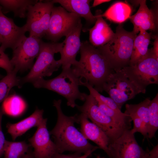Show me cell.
Listing matches in <instances>:
<instances>
[{
  "label": "cell",
  "instance_id": "obj_1",
  "mask_svg": "<svg viewBox=\"0 0 158 158\" xmlns=\"http://www.w3.org/2000/svg\"><path fill=\"white\" fill-rule=\"evenodd\" d=\"M80 60L71 68L74 73L98 92L110 75L115 72L102 53L87 41L81 42Z\"/></svg>",
  "mask_w": 158,
  "mask_h": 158
},
{
  "label": "cell",
  "instance_id": "obj_2",
  "mask_svg": "<svg viewBox=\"0 0 158 158\" xmlns=\"http://www.w3.org/2000/svg\"><path fill=\"white\" fill-rule=\"evenodd\" d=\"M61 100H55L53 106L57 113V119L54 128L49 132L53 137L59 153L70 151L86 153L94 149L99 148L92 145L75 127L78 123L77 114L67 116L63 113L61 108Z\"/></svg>",
  "mask_w": 158,
  "mask_h": 158
},
{
  "label": "cell",
  "instance_id": "obj_3",
  "mask_svg": "<svg viewBox=\"0 0 158 158\" xmlns=\"http://www.w3.org/2000/svg\"><path fill=\"white\" fill-rule=\"evenodd\" d=\"M137 34L129 32L120 24L113 37L107 43L97 47L115 71L129 66L133 43Z\"/></svg>",
  "mask_w": 158,
  "mask_h": 158
},
{
  "label": "cell",
  "instance_id": "obj_4",
  "mask_svg": "<svg viewBox=\"0 0 158 158\" xmlns=\"http://www.w3.org/2000/svg\"><path fill=\"white\" fill-rule=\"evenodd\" d=\"M62 69L61 73L56 77L48 80L40 78L32 84L35 88H45L63 96L67 100V105L73 108L77 105L76 100H85L87 94L79 89V87L83 86L84 83L75 75L71 67Z\"/></svg>",
  "mask_w": 158,
  "mask_h": 158
},
{
  "label": "cell",
  "instance_id": "obj_5",
  "mask_svg": "<svg viewBox=\"0 0 158 158\" xmlns=\"http://www.w3.org/2000/svg\"><path fill=\"white\" fill-rule=\"evenodd\" d=\"M64 42H41L37 60L30 71L25 76L20 78V85L27 83H32L37 80L51 75L61 66L59 60L54 58L55 53L60 52L64 46Z\"/></svg>",
  "mask_w": 158,
  "mask_h": 158
},
{
  "label": "cell",
  "instance_id": "obj_6",
  "mask_svg": "<svg viewBox=\"0 0 158 158\" xmlns=\"http://www.w3.org/2000/svg\"><path fill=\"white\" fill-rule=\"evenodd\" d=\"M103 88L121 110L127 101L134 98L139 94L145 93L122 69L111 74Z\"/></svg>",
  "mask_w": 158,
  "mask_h": 158
},
{
  "label": "cell",
  "instance_id": "obj_7",
  "mask_svg": "<svg viewBox=\"0 0 158 158\" xmlns=\"http://www.w3.org/2000/svg\"><path fill=\"white\" fill-rule=\"evenodd\" d=\"M127 76L145 93L149 85L158 83V59L154 55L152 48L134 66L121 69Z\"/></svg>",
  "mask_w": 158,
  "mask_h": 158
},
{
  "label": "cell",
  "instance_id": "obj_8",
  "mask_svg": "<svg viewBox=\"0 0 158 158\" xmlns=\"http://www.w3.org/2000/svg\"><path fill=\"white\" fill-rule=\"evenodd\" d=\"M81 17L61 6L52 8L47 32L45 36L52 42L66 36L81 23Z\"/></svg>",
  "mask_w": 158,
  "mask_h": 158
},
{
  "label": "cell",
  "instance_id": "obj_9",
  "mask_svg": "<svg viewBox=\"0 0 158 158\" xmlns=\"http://www.w3.org/2000/svg\"><path fill=\"white\" fill-rule=\"evenodd\" d=\"M83 104L76 107L85 114L92 122L99 127L112 141L118 138L126 130L118 126L99 107L97 102L91 94H87Z\"/></svg>",
  "mask_w": 158,
  "mask_h": 158
},
{
  "label": "cell",
  "instance_id": "obj_10",
  "mask_svg": "<svg viewBox=\"0 0 158 158\" xmlns=\"http://www.w3.org/2000/svg\"><path fill=\"white\" fill-rule=\"evenodd\" d=\"M52 0L38 1L29 8L25 25L30 37L41 39L45 36L49 28L52 9Z\"/></svg>",
  "mask_w": 158,
  "mask_h": 158
},
{
  "label": "cell",
  "instance_id": "obj_11",
  "mask_svg": "<svg viewBox=\"0 0 158 158\" xmlns=\"http://www.w3.org/2000/svg\"><path fill=\"white\" fill-rule=\"evenodd\" d=\"M42 41L41 39L35 37H24L13 50V56L10 60L14 70L18 72L31 69L39 54Z\"/></svg>",
  "mask_w": 158,
  "mask_h": 158
},
{
  "label": "cell",
  "instance_id": "obj_12",
  "mask_svg": "<svg viewBox=\"0 0 158 158\" xmlns=\"http://www.w3.org/2000/svg\"><path fill=\"white\" fill-rule=\"evenodd\" d=\"M130 129L124 131L119 137L110 141L107 153L109 158H143L147 150L138 144Z\"/></svg>",
  "mask_w": 158,
  "mask_h": 158
},
{
  "label": "cell",
  "instance_id": "obj_13",
  "mask_svg": "<svg viewBox=\"0 0 158 158\" xmlns=\"http://www.w3.org/2000/svg\"><path fill=\"white\" fill-rule=\"evenodd\" d=\"M47 121V118H44L33 135L28 139L30 144L34 148L35 158H51L59 153L56 145L50 138Z\"/></svg>",
  "mask_w": 158,
  "mask_h": 158
},
{
  "label": "cell",
  "instance_id": "obj_14",
  "mask_svg": "<svg viewBox=\"0 0 158 158\" xmlns=\"http://www.w3.org/2000/svg\"><path fill=\"white\" fill-rule=\"evenodd\" d=\"M2 9L0 6V48L4 51L8 48H15L28 31L25 25L21 27L16 25L12 19L4 14Z\"/></svg>",
  "mask_w": 158,
  "mask_h": 158
},
{
  "label": "cell",
  "instance_id": "obj_15",
  "mask_svg": "<svg viewBox=\"0 0 158 158\" xmlns=\"http://www.w3.org/2000/svg\"><path fill=\"white\" fill-rule=\"evenodd\" d=\"M82 28L81 23L65 37L64 46L59 52L61 58L59 60L62 68L71 67L78 61L76 57L81 46L80 36Z\"/></svg>",
  "mask_w": 158,
  "mask_h": 158
},
{
  "label": "cell",
  "instance_id": "obj_16",
  "mask_svg": "<svg viewBox=\"0 0 158 158\" xmlns=\"http://www.w3.org/2000/svg\"><path fill=\"white\" fill-rule=\"evenodd\" d=\"M139 2L140 6L138 11L129 18L133 25V31L137 34L140 30L155 31L158 26L157 13L149 8L146 0Z\"/></svg>",
  "mask_w": 158,
  "mask_h": 158
},
{
  "label": "cell",
  "instance_id": "obj_17",
  "mask_svg": "<svg viewBox=\"0 0 158 158\" xmlns=\"http://www.w3.org/2000/svg\"><path fill=\"white\" fill-rule=\"evenodd\" d=\"M88 119L83 113L77 115L78 123L80 125V132L86 139L94 142L107 153L109 138L99 127Z\"/></svg>",
  "mask_w": 158,
  "mask_h": 158
},
{
  "label": "cell",
  "instance_id": "obj_18",
  "mask_svg": "<svg viewBox=\"0 0 158 158\" xmlns=\"http://www.w3.org/2000/svg\"><path fill=\"white\" fill-rule=\"evenodd\" d=\"M101 10H96L95 16L96 20L95 25L88 29L89 31V42L93 46L102 47L109 42L114 37L115 33L103 19Z\"/></svg>",
  "mask_w": 158,
  "mask_h": 158
},
{
  "label": "cell",
  "instance_id": "obj_19",
  "mask_svg": "<svg viewBox=\"0 0 158 158\" xmlns=\"http://www.w3.org/2000/svg\"><path fill=\"white\" fill-rule=\"evenodd\" d=\"M44 110L37 108L30 116L15 123H8L6 126L8 132L13 140L22 135L31 128L37 127L40 125L44 118Z\"/></svg>",
  "mask_w": 158,
  "mask_h": 158
},
{
  "label": "cell",
  "instance_id": "obj_20",
  "mask_svg": "<svg viewBox=\"0 0 158 158\" xmlns=\"http://www.w3.org/2000/svg\"><path fill=\"white\" fill-rule=\"evenodd\" d=\"M53 3H58L68 11L75 13L84 18L90 24L95 23V16L92 13L89 0H53Z\"/></svg>",
  "mask_w": 158,
  "mask_h": 158
},
{
  "label": "cell",
  "instance_id": "obj_21",
  "mask_svg": "<svg viewBox=\"0 0 158 158\" xmlns=\"http://www.w3.org/2000/svg\"><path fill=\"white\" fill-rule=\"evenodd\" d=\"M151 37L150 33L140 30L135 37L129 66L135 65L147 54Z\"/></svg>",
  "mask_w": 158,
  "mask_h": 158
},
{
  "label": "cell",
  "instance_id": "obj_22",
  "mask_svg": "<svg viewBox=\"0 0 158 158\" xmlns=\"http://www.w3.org/2000/svg\"><path fill=\"white\" fill-rule=\"evenodd\" d=\"M132 11L127 3L119 1L111 6L101 16L111 21L121 23L129 18Z\"/></svg>",
  "mask_w": 158,
  "mask_h": 158
},
{
  "label": "cell",
  "instance_id": "obj_23",
  "mask_svg": "<svg viewBox=\"0 0 158 158\" xmlns=\"http://www.w3.org/2000/svg\"><path fill=\"white\" fill-rule=\"evenodd\" d=\"M38 0H0L5 13L12 11L15 17L25 18L26 16L29 8Z\"/></svg>",
  "mask_w": 158,
  "mask_h": 158
},
{
  "label": "cell",
  "instance_id": "obj_24",
  "mask_svg": "<svg viewBox=\"0 0 158 158\" xmlns=\"http://www.w3.org/2000/svg\"><path fill=\"white\" fill-rule=\"evenodd\" d=\"M150 98L148 97L136 104H127L124 113L128 116L133 115L139 118L143 123L147 133L149 124V106Z\"/></svg>",
  "mask_w": 158,
  "mask_h": 158
},
{
  "label": "cell",
  "instance_id": "obj_25",
  "mask_svg": "<svg viewBox=\"0 0 158 158\" xmlns=\"http://www.w3.org/2000/svg\"><path fill=\"white\" fill-rule=\"evenodd\" d=\"M3 102L1 107L4 114L12 116L20 115L24 111L26 107L24 100L16 94L8 96Z\"/></svg>",
  "mask_w": 158,
  "mask_h": 158
},
{
  "label": "cell",
  "instance_id": "obj_26",
  "mask_svg": "<svg viewBox=\"0 0 158 158\" xmlns=\"http://www.w3.org/2000/svg\"><path fill=\"white\" fill-rule=\"evenodd\" d=\"M96 100L100 109L118 126L125 130L130 129L132 121L129 116L122 111L118 112L112 110L100 101Z\"/></svg>",
  "mask_w": 158,
  "mask_h": 158
},
{
  "label": "cell",
  "instance_id": "obj_27",
  "mask_svg": "<svg viewBox=\"0 0 158 158\" xmlns=\"http://www.w3.org/2000/svg\"><path fill=\"white\" fill-rule=\"evenodd\" d=\"M31 146L25 141L14 142L6 140L4 158H22Z\"/></svg>",
  "mask_w": 158,
  "mask_h": 158
},
{
  "label": "cell",
  "instance_id": "obj_28",
  "mask_svg": "<svg viewBox=\"0 0 158 158\" xmlns=\"http://www.w3.org/2000/svg\"><path fill=\"white\" fill-rule=\"evenodd\" d=\"M17 72L13 69L0 80V104L7 97L12 87L16 86L21 87L20 78L17 76Z\"/></svg>",
  "mask_w": 158,
  "mask_h": 158
},
{
  "label": "cell",
  "instance_id": "obj_29",
  "mask_svg": "<svg viewBox=\"0 0 158 158\" xmlns=\"http://www.w3.org/2000/svg\"><path fill=\"white\" fill-rule=\"evenodd\" d=\"M149 124L147 130L148 138L155 137L158 129V93L150 100L149 106Z\"/></svg>",
  "mask_w": 158,
  "mask_h": 158
},
{
  "label": "cell",
  "instance_id": "obj_30",
  "mask_svg": "<svg viewBox=\"0 0 158 158\" xmlns=\"http://www.w3.org/2000/svg\"><path fill=\"white\" fill-rule=\"evenodd\" d=\"M0 67L5 70L7 73L11 72L13 69L8 55L0 48Z\"/></svg>",
  "mask_w": 158,
  "mask_h": 158
},
{
  "label": "cell",
  "instance_id": "obj_31",
  "mask_svg": "<svg viewBox=\"0 0 158 158\" xmlns=\"http://www.w3.org/2000/svg\"><path fill=\"white\" fill-rule=\"evenodd\" d=\"M4 114L2 108L0 107V158L4 154V144L6 140L1 128V121Z\"/></svg>",
  "mask_w": 158,
  "mask_h": 158
},
{
  "label": "cell",
  "instance_id": "obj_32",
  "mask_svg": "<svg viewBox=\"0 0 158 158\" xmlns=\"http://www.w3.org/2000/svg\"><path fill=\"white\" fill-rule=\"evenodd\" d=\"M143 158H158V145L157 144L152 149L147 152Z\"/></svg>",
  "mask_w": 158,
  "mask_h": 158
},
{
  "label": "cell",
  "instance_id": "obj_33",
  "mask_svg": "<svg viewBox=\"0 0 158 158\" xmlns=\"http://www.w3.org/2000/svg\"><path fill=\"white\" fill-rule=\"evenodd\" d=\"M155 39L153 42V47L152 48V52L156 57L158 59V37L157 35L154 36Z\"/></svg>",
  "mask_w": 158,
  "mask_h": 158
},
{
  "label": "cell",
  "instance_id": "obj_34",
  "mask_svg": "<svg viewBox=\"0 0 158 158\" xmlns=\"http://www.w3.org/2000/svg\"><path fill=\"white\" fill-rule=\"evenodd\" d=\"M75 155L63 154L62 153H57L51 158H73Z\"/></svg>",
  "mask_w": 158,
  "mask_h": 158
},
{
  "label": "cell",
  "instance_id": "obj_35",
  "mask_svg": "<svg viewBox=\"0 0 158 158\" xmlns=\"http://www.w3.org/2000/svg\"><path fill=\"white\" fill-rule=\"evenodd\" d=\"M110 0H94L92 5V7H95L103 3L109 2Z\"/></svg>",
  "mask_w": 158,
  "mask_h": 158
},
{
  "label": "cell",
  "instance_id": "obj_36",
  "mask_svg": "<svg viewBox=\"0 0 158 158\" xmlns=\"http://www.w3.org/2000/svg\"><path fill=\"white\" fill-rule=\"evenodd\" d=\"M97 149H94L90 151L81 156H77L75 155L73 158H87L89 156H90L91 153L94 151L96 150Z\"/></svg>",
  "mask_w": 158,
  "mask_h": 158
},
{
  "label": "cell",
  "instance_id": "obj_37",
  "mask_svg": "<svg viewBox=\"0 0 158 158\" xmlns=\"http://www.w3.org/2000/svg\"><path fill=\"white\" fill-rule=\"evenodd\" d=\"M22 158H35L33 152L30 149L24 155Z\"/></svg>",
  "mask_w": 158,
  "mask_h": 158
},
{
  "label": "cell",
  "instance_id": "obj_38",
  "mask_svg": "<svg viewBox=\"0 0 158 158\" xmlns=\"http://www.w3.org/2000/svg\"><path fill=\"white\" fill-rule=\"evenodd\" d=\"M3 78V76L0 74V78Z\"/></svg>",
  "mask_w": 158,
  "mask_h": 158
},
{
  "label": "cell",
  "instance_id": "obj_39",
  "mask_svg": "<svg viewBox=\"0 0 158 158\" xmlns=\"http://www.w3.org/2000/svg\"><path fill=\"white\" fill-rule=\"evenodd\" d=\"M97 158H103L100 157H98Z\"/></svg>",
  "mask_w": 158,
  "mask_h": 158
},
{
  "label": "cell",
  "instance_id": "obj_40",
  "mask_svg": "<svg viewBox=\"0 0 158 158\" xmlns=\"http://www.w3.org/2000/svg\"><path fill=\"white\" fill-rule=\"evenodd\" d=\"M1 43V40L0 39V44Z\"/></svg>",
  "mask_w": 158,
  "mask_h": 158
}]
</instances>
